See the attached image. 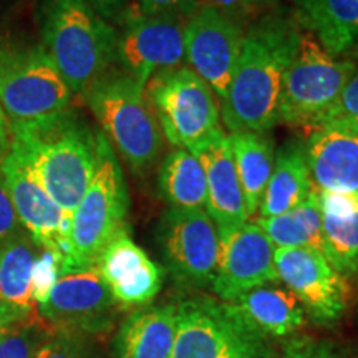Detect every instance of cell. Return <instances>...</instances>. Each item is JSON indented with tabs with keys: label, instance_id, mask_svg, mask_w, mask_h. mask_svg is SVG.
I'll use <instances>...</instances> for the list:
<instances>
[{
	"label": "cell",
	"instance_id": "cell-30",
	"mask_svg": "<svg viewBox=\"0 0 358 358\" xmlns=\"http://www.w3.org/2000/svg\"><path fill=\"white\" fill-rule=\"evenodd\" d=\"M35 358H96V355L83 335L55 332L43 343Z\"/></svg>",
	"mask_w": 358,
	"mask_h": 358
},
{
	"label": "cell",
	"instance_id": "cell-21",
	"mask_svg": "<svg viewBox=\"0 0 358 358\" xmlns=\"http://www.w3.org/2000/svg\"><path fill=\"white\" fill-rule=\"evenodd\" d=\"M178 306H150L123 320L113 340L115 358H171Z\"/></svg>",
	"mask_w": 358,
	"mask_h": 358
},
{
	"label": "cell",
	"instance_id": "cell-36",
	"mask_svg": "<svg viewBox=\"0 0 358 358\" xmlns=\"http://www.w3.org/2000/svg\"><path fill=\"white\" fill-rule=\"evenodd\" d=\"M20 231L22 226L19 219H17L10 196H8L6 179H3L2 171H0V248Z\"/></svg>",
	"mask_w": 358,
	"mask_h": 358
},
{
	"label": "cell",
	"instance_id": "cell-4",
	"mask_svg": "<svg viewBox=\"0 0 358 358\" xmlns=\"http://www.w3.org/2000/svg\"><path fill=\"white\" fill-rule=\"evenodd\" d=\"M85 100L115 153L122 155L134 173L153 168L163 148V133L143 85L122 70H110L85 93Z\"/></svg>",
	"mask_w": 358,
	"mask_h": 358
},
{
	"label": "cell",
	"instance_id": "cell-39",
	"mask_svg": "<svg viewBox=\"0 0 358 358\" xmlns=\"http://www.w3.org/2000/svg\"><path fill=\"white\" fill-rule=\"evenodd\" d=\"M12 145V133H10V123H8L6 113H3L2 106H0V164L7 158L8 151H10Z\"/></svg>",
	"mask_w": 358,
	"mask_h": 358
},
{
	"label": "cell",
	"instance_id": "cell-38",
	"mask_svg": "<svg viewBox=\"0 0 358 358\" xmlns=\"http://www.w3.org/2000/svg\"><path fill=\"white\" fill-rule=\"evenodd\" d=\"M88 2L108 22L120 20V17L127 10V0H88Z\"/></svg>",
	"mask_w": 358,
	"mask_h": 358
},
{
	"label": "cell",
	"instance_id": "cell-25",
	"mask_svg": "<svg viewBox=\"0 0 358 358\" xmlns=\"http://www.w3.org/2000/svg\"><path fill=\"white\" fill-rule=\"evenodd\" d=\"M231 303L266 337H287L306 322L303 307L287 289L262 285Z\"/></svg>",
	"mask_w": 358,
	"mask_h": 358
},
{
	"label": "cell",
	"instance_id": "cell-16",
	"mask_svg": "<svg viewBox=\"0 0 358 358\" xmlns=\"http://www.w3.org/2000/svg\"><path fill=\"white\" fill-rule=\"evenodd\" d=\"M275 248L256 222H245L221 241V256L211 282L219 301L236 302L250 290L279 280Z\"/></svg>",
	"mask_w": 358,
	"mask_h": 358
},
{
	"label": "cell",
	"instance_id": "cell-5",
	"mask_svg": "<svg viewBox=\"0 0 358 358\" xmlns=\"http://www.w3.org/2000/svg\"><path fill=\"white\" fill-rule=\"evenodd\" d=\"M128 209L129 196L122 164L113 146L100 133L98 166L87 192L71 214L62 271L96 266L106 245L128 229Z\"/></svg>",
	"mask_w": 358,
	"mask_h": 358
},
{
	"label": "cell",
	"instance_id": "cell-23",
	"mask_svg": "<svg viewBox=\"0 0 358 358\" xmlns=\"http://www.w3.org/2000/svg\"><path fill=\"white\" fill-rule=\"evenodd\" d=\"M313 191L306 148L295 140L275 151V163L264 191L259 217H272L292 211Z\"/></svg>",
	"mask_w": 358,
	"mask_h": 358
},
{
	"label": "cell",
	"instance_id": "cell-1",
	"mask_svg": "<svg viewBox=\"0 0 358 358\" xmlns=\"http://www.w3.org/2000/svg\"><path fill=\"white\" fill-rule=\"evenodd\" d=\"M302 27L287 12L261 13L245 27L221 118L231 133H268L279 124L282 92Z\"/></svg>",
	"mask_w": 358,
	"mask_h": 358
},
{
	"label": "cell",
	"instance_id": "cell-9",
	"mask_svg": "<svg viewBox=\"0 0 358 358\" xmlns=\"http://www.w3.org/2000/svg\"><path fill=\"white\" fill-rule=\"evenodd\" d=\"M357 64L332 57L310 34L302 32L282 92L279 123L313 128L334 108Z\"/></svg>",
	"mask_w": 358,
	"mask_h": 358
},
{
	"label": "cell",
	"instance_id": "cell-35",
	"mask_svg": "<svg viewBox=\"0 0 358 358\" xmlns=\"http://www.w3.org/2000/svg\"><path fill=\"white\" fill-rule=\"evenodd\" d=\"M335 118L358 123V66L355 73H353V77L348 80V83L345 85V88H343L342 95L338 96L334 108L330 110L329 115L324 118V122Z\"/></svg>",
	"mask_w": 358,
	"mask_h": 358
},
{
	"label": "cell",
	"instance_id": "cell-13",
	"mask_svg": "<svg viewBox=\"0 0 358 358\" xmlns=\"http://www.w3.org/2000/svg\"><path fill=\"white\" fill-rule=\"evenodd\" d=\"M245 25L208 6H198L185 20V60L187 69L209 85L219 103L229 90Z\"/></svg>",
	"mask_w": 358,
	"mask_h": 358
},
{
	"label": "cell",
	"instance_id": "cell-14",
	"mask_svg": "<svg viewBox=\"0 0 358 358\" xmlns=\"http://www.w3.org/2000/svg\"><path fill=\"white\" fill-rule=\"evenodd\" d=\"M277 277L319 324H332L347 310L348 284L324 254L307 248L275 249Z\"/></svg>",
	"mask_w": 358,
	"mask_h": 358
},
{
	"label": "cell",
	"instance_id": "cell-28",
	"mask_svg": "<svg viewBox=\"0 0 358 358\" xmlns=\"http://www.w3.org/2000/svg\"><path fill=\"white\" fill-rule=\"evenodd\" d=\"M324 256L343 277L358 272V214L332 217L322 214Z\"/></svg>",
	"mask_w": 358,
	"mask_h": 358
},
{
	"label": "cell",
	"instance_id": "cell-26",
	"mask_svg": "<svg viewBox=\"0 0 358 358\" xmlns=\"http://www.w3.org/2000/svg\"><path fill=\"white\" fill-rule=\"evenodd\" d=\"M158 189L169 208L204 209L206 173L198 156L182 148H173L161 161Z\"/></svg>",
	"mask_w": 358,
	"mask_h": 358
},
{
	"label": "cell",
	"instance_id": "cell-15",
	"mask_svg": "<svg viewBox=\"0 0 358 358\" xmlns=\"http://www.w3.org/2000/svg\"><path fill=\"white\" fill-rule=\"evenodd\" d=\"M6 186L22 229L30 236L38 249L66 254L71 216L50 198L32 168L15 150L8 151L0 164Z\"/></svg>",
	"mask_w": 358,
	"mask_h": 358
},
{
	"label": "cell",
	"instance_id": "cell-29",
	"mask_svg": "<svg viewBox=\"0 0 358 358\" xmlns=\"http://www.w3.org/2000/svg\"><path fill=\"white\" fill-rule=\"evenodd\" d=\"M55 330L42 317L35 315L17 324L3 327L0 334V358H35Z\"/></svg>",
	"mask_w": 358,
	"mask_h": 358
},
{
	"label": "cell",
	"instance_id": "cell-22",
	"mask_svg": "<svg viewBox=\"0 0 358 358\" xmlns=\"http://www.w3.org/2000/svg\"><path fill=\"white\" fill-rule=\"evenodd\" d=\"M299 25L332 57L358 52V0H294Z\"/></svg>",
	"mask_w": 358,
	"mask_h": 358
},
{
	"label": "cell",
	"instance_id": "cell-27",
	"mask_svg": "<svg viewBox=\"0 0 358 358\" xmlns=\"http://www.w3.org/2000/svg\"><path fill=\"white\" fill-rule=\"evenodd\" d=\"M256 224L266 232L275 249L307 248L324 254L322 209L315 186L312 194L292 211L272 217H259Z\"/></svg>",
	"mask_w": 358,
	"mask_h": 358
},
{
	"label": "cell",
	"instance_id": "cell-24",
	"mask_svg": "<svg viewBox=\"0 0 358 358\" xmlns=\"http://www.w3.org/2000/svg\"><path fill=\"white\" fill-rule=\"evenodd\" d=\"M232 159L244 192L249 217L259 211L264 191L275 163V146L267 133L236 131L229 134Z\"/></svg>",
	"mask_w": 358,
	"mask_h": 358
},
{
	"label": "cell",
	"instance_id": "cell-34",
	"mask_svg": "<svg viewBox=\"0 0 358 358\" xmlns=\"http://www.w3.org/2000/svg\"><path fill=\"white\" fill-rule=\"evenodd\" d=\"M136 8L146 15H173L186 20L199 6V0H134Z\"/></svg>",
	"mask_w": 358,
	"mask_h": 358
},
{
	"label": "cell",
	"instance_id": "cell-11",
	"mask_svg": "<svg viewBox=\"0 0 358 358\" xmlns=\"http://www.w3.org/2000/svg\"><path fill=\"white\" fill-rule=\"evenodd\" d=\"M159 244L173 279L204 287L216 275L221 237L206 209L168 208L159 224Z\"/></svg>",
	"mask_w": 358,
	"mask_h": 358
},
{
	"label": "cell",
	"instance_id": "cell-37",
	"mask_svg": "<svg viewBox=\"0 0 358 358\" xmlns=\"http://www.w3.org/2000/svg\"><path fill=\"white\" fill-rule=\"evenodd\" d=\"M282 358H337L329 343L312 338H299L290 342Z\"/></svg>",
	"mask_w": 358,
	"mask_h": 358
},
{
	"label": "cell",
	"instance_id": "cell-32",
	"mask_svg": "<svg viewBox=\"0 0 358 358\" xmlns=\"http://www.w3.org/2000/svg\"><path fill=\"white\" fill-rule=\"evenodd\" d=\"M272 2L274 0H199L201 6L216 8L217 12L244 25L250 19H257L264 8H268Z\"/></svg>",
	"mask_w": 358,
	"mask_h": 358
},
{
	"label": "cell",
	"instance_id": "cell-33",
	"mask_svg": "<svg viewBox=\"0 0 358 358\" xmlns=\"http://www.w3.org/2000/svg\"><path fill=\"white\" fill-rule=\"evenodd\" d=\"M317 198L324 216L343 219L358 214V194L317 189Z\"/></svg>",
	"mask_w": 358,
	"mask_h": 358
},
{
	"label": "cell",
	"instance_id": "cell-8",
	"mask_svg": "<svg viewBox=\"0 0 358 358\" xmlns=\"http://www.w3.org/2000/svg\"><path fill=\"white\" fill-rule=\"evenodd\" d=\"M148 100L169 145L196 151L221 131V103L216 93L187 66L155 75Z\"/></svg>",
	"mask_w": 358,
	"mask_h": 358
},
{
	"label": "cell",
	"instance_id": "cell-3",
	"mask_svg": "<svg viewBox=\"0 0 358 358\" xmlns=\"http://www.w3.org/2000/svg\"><path fill=\"white\" fill-rule=\"evenodd\" d=\"M42 47L73 95H83L116 64L118 30L88 0H43Z\"/></svg>",
	"mask_w": 358,
	"mask_h": 358
},
{
	"label": "cell",
	"instance_id": "cell-12",
	"mask_svg": "<svg viewBox=\"0 0 358 358\" xmlns=\"http://www.w3.org/2000/svg\"><path fill=\"white\" fill-rule=\"evenodd\" d=\"M115 299L96 266L62 271L37 312L55 332L98 334L113 325Z\"/></svg>",
	"mask_w": 358,
	"mask_h": 358
},
{
	"label": "cell",
	"instance_id": "cell-31",
	"mask_svg": "<svg viewBox=\"0 0 358 358\" xmlns=\"http://www.w3.org/2000/svg\"><path fill=\"white\" fill-rule=\"evenodd\" d=\"M62 271V256L52 250L40 249L38 256L35 259L32 271V287L35 303L45 302L50 290L60 275Z\"/></svg>",
	"mask_w": 358,
	"mask_h": 358
},
{
	"label": "cell",
	"instance_id": "cell-20",
	"mask_svg": "<svg viewBox=\"0 0 358 358\" xmlns=\"http://www.w3.org/2000/svg\"><path fill=\"white\" fill-rule=\"evenodd\" d=\"M38 250L24 229L0 248V319L6 327L38 313L32 287Z\"/></svg>",
	"mask_w": 358,
	"mask_h": 358
},
{
	"label": "cell",
	"instance_id": "cell-19",
	"mask_svg": "<svg viewBox=\"0 0 358 358\" xmlns=\"http://www.w3.org/2000/svg\"><path fill=\"white\" fill-rule=\"evenodd\" d=\"M96 268L115 302L122 307L146 306L161 289V268L129 237L128 229L106 245Z\"/></svg>",
	"mask_w": 358,
	"mask_h": 358
},
{
	"label": "cell",
	"instance_id": "cell-41",
	"mask_svg": "<svg viewBox=\"0 0 358 358\" xmlns=\"http://www.w3.org/2000/svg\"><path fill=\"white\" fill-rule=\"evenodd\" d=\"M355 55H357V57H358V52H355Z\"/></svg>",
	"mask_w": 358,
	"mask_h": 358
},
{
	"label": "cell",
	"instance_id": "cell-10",
	"mask_svg": "<svg viewBox=\"0 0 358 358\" xmlns=\"http://www.w3.org/2000/svg\"><path fill=\"white\" fill-rule=\"evenodd\" d=\"M120 24L116 64L145 88L155 75L178 69L185 60V20L127 8Z\"/></svg>",
	"mask_w": 358,
	"mask_h": 358
},
{
	"label": "cell",
	"instance_id": "cell-40",
	"mask_svg": "<svg viewBox=\"0 0 358 358\" xmlns=\"http://www.w3.org/2000/svg\"><path fill=\"white\" fill-rule=\"evenodd\" d=\"M3 327H6V325H3V322H2V319H0V334H2V330H3Z\"/></svg>",
	"mask_w": 358,
	"mask_h": 358
},
{
	"label": "cell",
	"instance_id": "cell-6",
	"mask_svg": "<svg viewBox=\"0 0 358 358\" xmlns=\"http://www.w3.org/2000/svg\"><path fill=\"white\" fill-rule=\"evenodd\" d=\"M73 93L42 45L0 42V106L10 124L38 123L70 110Z\"/></svg>",
	"mask_w": 358,
	"mask_h": 358
},
{
	"label": "cell",
	"instance_id": "cell-17",
	"mask_svg": "<svg viewBox=\"0 0 358 358\" xmlns=\"http://www.w3.org/2000/svg\"><path fill=\"white\" fill-rule=\"evenodd\" d=\"M303 148L317 189L358 194V123L322 122L312 128Z\"/></svg>",
	"mask_w": 358,
	"mask_h": 358
},
{
	"label": "cell",
	"instance_id": "cell-7",
	"mask_svg": "<svg viewBox=\"0 0 358 358\" xmlns=\"http://www.w3.org/2000/svg\"><path fill=\"white\" fill-rule=\"evenodd\" d=\"M171 358H274V350L234 303L192 297L178 306Z\"/></svg>",
	"mask_w": 358,
	"mask_h": 358
},
{
	"label": "cell",
	"instance_id": "cell-2",
	"mask_svg": "<svg viewBox=\"0 0 358 358\" xmlns=\"http://www.w3.org/2000/svg\"><path fill=\"white\" fill-rule=\"evenodd\" d=\"M12 150L27 161L45 191L73 214L98 166V138L73 111L38 123L10 124Z\"/></svg>",
	"mask_w": 358,
	"mask_h": 358
},
{
	"label": "cell",
	"instance_id": "cell-18",
	"mask_svg": "<svg viewBox=\"0 0 358 358\" xmlns=\"http://www.w3.org/2000/svg\"><path fill=\"white\" fill-rule=\"evenodd\" d=\"M206 173V213L216 226L221 241L249 221L244 192L232 159L229 136L221 129L192 151Z\"/></svg>",
	"mask_w": 358,
	"mask_h": 358
}]
</instances>
